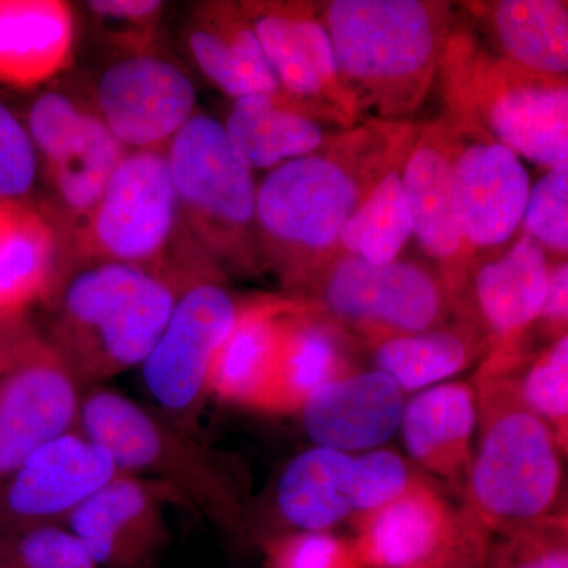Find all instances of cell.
Wrapping results in <instances>:
<instances>
[{
  "mask_svg": "<svg viewBox=\"0 0 568 568\" xmlns=\"http://www.w3.org/2000/svg\"><path fill=\"white\" fill-rule=\"evenodd\" d=\"M375 122L328 148L268 171L257 185L256 220L265 267L284 287L304 291L331 263L343 226L377 181L405 160L413 129Z\"/></svg>",
  "mask_w": 568,
  "mask_h": 568,
  "instance_id": "obj_1",
  "label": "cell"
},
{
  "mask_svg": "<svg viewBox=\"0 0 568 568\" xmlns=\"http://www.w3.org/2000/svg\"><path fill=\"white\" fill-rule=\"evenodd\" d=\"M182 287L132 265L63 268L43 302L41 332L82 390L144 364L162 336Z\"/></svg>",
  "mask_w": 568,
  "mask_h": 568,
  "instance_id": "obj_2",
  "label": "cell"
},
{
  "mask_svg": "<svg viewBox=\"0 0 568 568\" xmlns=\"http://www.w3.org/2000/svg\"><path fill=\"white\" fill-rule=\"evenodd\" d=\"M323 22L355 114L376 122L420 108L454 36L448 7L422 0H335Z\"/></svg>",
  "mask_w": 568,
  "mask_h": 568,
  "instance_id": "obj_3",
  "label": "cell"
},
{
  "mask_svg": "<svg viewBox=\"0 0 568 568\" xmlns=\"http://www.w3.org/2000/svg\"><path fill=\"white\" fill-rule=\"evenodd\" d=\"M477 443L463 508L488 534L504 537L562 510V455L555 433L523 403L515 377L474 376Z\"/></svg>",
  "mask_w": 568,
  "mask_h": 568,
  "instance_id": "obj_4",
  "label": "cell"
},
{
  "mask_svg": "<svg viewBox=\"0 0 568 568\" xmlns=\"http://www.w3.org/2000/svg\"><path fill=\"white\" fill-rule=\"evenodd\" d=\"M91 263L132 265L181 287L197 276L222 274L183 223L166 149L123 156L91 219L63 250L58 275Z\"/></svg>",
  "mask_w": 568,
  "mask_h": 568,
  "instance_id": "obj_5",
  "label": "cell"
},
{
  "mask_svg": "<svg viewBox=\"0 0 568 568\" xmlns=\"http://www.w3.org/2000/svg\"><path fill=\"white\" fill-rule=\"evenodd\" d=\"M78 428L106 448L123 473L162 481L216 525L234 529L244 517L219 455L159 409L112 388L89 387L82 392Z\"/></svg>",
  "mask_w": 568,
  "mask_h": 568,
  "instance_id": "obj_6",
  "label": "cell"
},
{
  "mask_svg": "<svg viewBox=\"0 0 568 568\" xmlns=\"http://www.w3.org/2000/svg\"><path fill=\"white\" fill-rule=\"evenodd\" d=\"M457 123L545 170L568 164L567 80L538 77L454 32L443 67Z\"/></svg>",
  "mask_w": 568,
  "mask_h": 568,
  "instance_id": "obj_7",
  "label": "cell"
},
{
  "mask_svg": "<svg viewBox=\"0 0 568 568\" xmlns=\"http://www.w3.org/2000/svg\"><path fill=\"white\" fill-rule=\"evenodd\" d=\"M186 230L222 274L265 267L253 171L231 148L223 123L194 112L166 148Z\"/></svg>",
  "mask_w": 568,
  "mask_h": 568,
  "instance_id": "obj_8",
  "label": "cell"
},
{
  "mask_svg": "<svg viewBox=\"0 0 568 568\" xmlns=\"http://www.w3.org/2000/svg\"><path fill=\"white\" fill-rule=\"evenodd\" d=\"M24 123L39 156L37 207L54 227L62 256L129 151L112 136L92 103L67 92H41Z\"/></svg>",
  "mask_w": 568,
  "mask_h": 568,
  "instance_id": "obj_9",
  "label": "cell"
},
{
  "mask_svg": "<svg viewBox=\"0 0 568 568\" xmlns=\"http://www.w3.org/2000/svg\"><path fill=\"white\" fill-rule=\"evenodd\" d=\"M304 291L317 315L372 346L439 327L457 306L443 280L422 265H375L347 254L324 265Z\"/></svg>",
  "mask_w": 568,
  "mask_h": 568,
  "instance_id": "obj_10",
  "label": "cell"
},
{
  "mask_svg": "<svg viewBox=\"0 0 568 568\" xmlns=\"http://www.w3.org/2000/svg\"><path fill=\"white\" fill-rule=\"evenodd\" d=\"M241 305L222 274L197 276L179 291L170 321L141 365L156 409L194 432L209 398L213 358L233 331Z\"/></svg>",
  "mask_w": 568,
  "mask_h": 568,
  "instance_id": "obj_11",
  "label": "cell"
},
{
  "mask_svg": "<svg viewBox=\"0 0 568 568\" xmlns=\"http://www.w3.org/2000/svg\"><path fill=\"white\" fill-rule=\"evenodd\" d=\"M416 474L386 448L345 454L315 447L286 466L276 504L287 523L304 530H325L390 503Z\"/></svg>",
  "mask_w": 568,
  "mask_h": 568,
  "instance_id": "obj_12",
  "label": "cell"
},
{
  "mask_svg": "<svg viewBox=\"0 0 568 568\" xmlns=\"http://www.w3.org/2000/svg\"><path fill=\"white\" fill-rule=\"evenodd\" d=\"M92 106L126 151L166 149L196 112V88L155 50L121 52L100 74Z\"/></svg>",
  "mask_w": 568,
  "mask_h": 568,
  "instance_id": "obj_13",
  "label": "cell"
},
{
  "mask_svg": "<svg viewBox=\"0 0 568 568\" xmlns=\"http://www.w3.org/2000/svg\"><path fill=\"white\" fill-rule=\"evenodd\" d=\"M119 470L110 452L80 428L55 437L0 484V536L65 525Z\"/></svg>",
  "mask_w": 568,
  "mask_h": 568,
  "instance_id": "obj_14",
  "label": "cell"
},
{
  "mask_svg": "<svg viewBox=\"0 0 568 568\" xmlns=\"http://www.w3.org/2000/svg\"><path fill=\"white\" fill-rule=\"evenodd\" d=\"M283 92L336 122L357 119L323 18L297 2H242Z\"/></svg>",
  "mask_w": 568,
  "mask_h": 568,
  "instance_id": "obj_15",
  "label": "cell"
},
{
  "mask_svg": "<svg viewBox=\"0 0 568 568\" xmlns=\"http://www.w3.org/2000/svg\"><path fill=\"white\" fill-rule=\"evenodd\" d=\"M549 271L547 252L528 234L477 268L474 304L488 349L476 376L515 377L528 364L526 336L544 308Z\"/></svg>",
  "mask_w": 568,
  "mask_h": 568,
  "instance_id": "obj_16",
  "label": "cell"
},
{
  "mask_svg": "<svg viewBox=\"0 0 568 568\" xmlns=\"http://www.w3.org/2000/svg\"><path fill=\"white\" fill-rule=\"evenodd\" d=\"M82 392L43 335L0 377V484L33 452L78 428Z\"/></svg>",
  "mask_w": 568,
  "mask_h": 568,
  "instance_id": "obj_17",
  "label": "cell"
},
{
  "mask_svg": "<svg viewBox=\"0 0 568 568\" xmlns=\"http://www.w3.org/2000/svg\"><path fill=\"white\" fill-rule=\"evenodd\" d=\"M170 500L183 503L162 481L119 470L63 526L97 567L144 568L166 544L163 507Z\"/></svg>",
  "mask_w": 568,
  "mask_h": 568,
  "instance_id": "obj_18",
  "label": "cell"
},
{
  "mask_svg": "<svg viewBox=\"0 0 568 568\" xmlns=\"http://www.w3.org/2000/svg\"><path fill=\"white\" fill-rule=\"evenodd\" d=\"M463 234L470 252L507 244L525 216L529 174L517 153L474 126L448 125Z\"/></svg>",
  "mask_w": 568,
  "mask_h": 568,
  "instance_id": "obj_19",
  "label": "cell"
},
{
  "mask_svg": "<svg viewBox=\"0 0 568 568\" xmlns=\"http://www.w3.org/2000/svg\"><path fill=\"white\" fill-rule=\"evenodd\" d=\"M402 179L413 216V235L443 268L440 280L452 301L463 306L473 252L459 219L447 123H433L414 134L403 162Z\"/></svg>",
  "mask_w": 568,
  "mask_h": 568,
  "instance_id": "obj_20",
  "label": "cell"
},
{
  "mask_svg": "<svg viewBox=\"0 0 568 568\" xmlns=\"http://www.w3.org/2000/svg\"><path fill=\"white\" fill-rule=\"evenodd\" d=\"M469 518L417 476L390 503L353 518L362 568H413L443 555L466 532Z\"/></svg>",
  "mask_w": 568,
  "mask_h": 568,
  "instance_id": "obj_21",
  "label": "cell"
},
{
  "mask_svg": "<svg viewBox=\"0 0 568 568\" xmlns=\"http://www.w3.org/2000/svg\"><path fill=\"white\" fill-rule=\"evenodd\" d=\"M301 304L298 298L268 297L241 305L233 331L213 358L209 396L268 414L286 320Z\"/></svg>",
  "mask_w": 568,
  "mask_h": 568,
  "instance_id": "obj_22",
  "label": "cell"
},
{
  "mask_svg": "<svg viewBox=\"0 0 568 568\" xmlns=\"http://www.w3.org/2000/svg\"><path fill=\"white\" fill-rule=\"evenodd\" d=\"M405 405V392L375 369L355 372L328 384L298 414L316 447L364 454L376 450L398 432Z\"/></svg>",
  "mask_w": 568,
  "mask_h": 568,
  "instance_id": "obj_23",
  "label": "cell"
},
{
  "mask_svg": "<svg viewBox=\"0 0 568 568\" xmlns=\"http://www.w3.org/2000/svg\"><path fill=\"white\" fill-rule=\"evenodd\" d=\"M182 37L197 70L234 100L287 97L242 3H196L183 22Z\"/></svg>",
  "mask_w": 568,
  "mask_h": 568,
  "instance_id": "obj_24",
  "label": "cell"
},
{
  "mask_svg": "<svg viewBox=\"0 0 568 568\" xmlns=\"http://www.w3.org/2000/svg\"><path fill=\"white\" fill-rule=\"evenodd\" d=\"M476 390L470 383L425 388L403 409V440L410 458L465 497L477 429Z\"/></svg>",
  "mask_w": 568,
  "mask_h": 568,
  "instance_id": "obj_25",
  "label": "cell"
},
{
  "mask_svg": "<svg viewBox=\"0 0 568 568\" xmlns=\"http://www.w3.org/2000/svg\"><path fill=\"white\" fill-rule=\"evenodd\" d=\"M74 18L59 0H0V85L39 88L69 69Z\"/></svg>",
  "mask_w": 568,
  "mask_h": 568,
  "instance_id": "obj_26",
  "label": "cell"
},
{
  "mask_svg": "<svg viewBox=\"0 0 568 568\" xmlns=\"http://www.w3.org/2000/svg\"><path fill=\"white\" fill-rule=\"evenodd\" d=\"M323 118L290 97L250 95L234 100L223 129L231 148L254 173L320 151L327 141Z\"/></svg>",
  "mask_w": 568,
  "mask_h": 568,
  "instance_id": "obj_27",
  "label": "cell"
},
{
  "mask_svg": "<svg viewBox=\"0 0 568 568\" xmlns=\"http://www.w3.org/2000/svg\"><path fill=\"white\" fill-rule=\"evenodd\" d=\"M346 336L302 302L286 320L268 414H298L317 392L358 372Z\"/></svg>",
  "mask_w": 568,
  "mask_h": 568,
  "instance_id": "obj_28",
  "label": "cell"
},
{
  "mask_svg": "<svg viewBox=\"0 0 568 568\" xmlns=\"http://www.w3.org/2000/svg\"><path fill=\"white\" fill-rule=\"evenodd\" d=\"M61 242L36 204L0 201V313L28 315L50 295Z\"/></svg>",
  "mask_w": 568,
  "mask_h": 568,
  "instance_id": "obj_29",
  "label": "cell"
},
{
  "mask_svg": "<svg viewBox=\"0 0 568 568\" xmlns=\"http://www.w3.org/2000/svg\"><path fill=\"white\" fill-rule=\"evenodd\" d=\"M499 58L538 77L567 80L568 9L558 0H500L488 9Z\"/></svg>",
  "mask_w": 568,
  "mask_h": 568,
  "instance_id": "obj_30",
  "label": "cell"
},
{
  "mask_svg": "<svg viewBox=\"0 0 568 568\" xmlns=\"http://www.w3.org/2000/svg\"><path fill=\"white\" fill-rule=\"evenodd\" d=\"M487 342L470 325H439L420 334L396 336L375 347L376 369L403 392L432 387L465 372Z\"/></svg>",
  "mask_w": 568,
  "mask_h": 568,
  "instance_id": "obj_31",
  "label": "cell"
},
{
  "mask_svg": "<svg viewBox=\"0 0 568 568\" xmlns=\"http://www.w3.org/2000/svg\"><path fill=\"white\" fill-rule=\"evenodd\" d=\"M403 162L377 181L343 226L338 248L347 256L375 265L390 264L413 237V216L402 179Z\"/></svg>",
  "mask_w": 568,
  "mask_h": 568,
  "instance_id": "obj_32",
  "label": "cell"
},
{
  "mask_svg": "<svg viewBox=\"0 0 568 568\" xmlns=\"http://www.w3.org/2000/svg\"><path fill=\"white\" fill-rule=\"evenodd\" d=\"M523 403L555 433L560 448H568V336L555 339L537 354L521 376H515Z\"/></svg>",
  "mask_w": 568,
  "mask_h": 568,
  "instance_id": "obj_33",
  "label": "cell"
},
{
  "mask_svg": "<svg viewBox=\"0 0 568 568\" xmlns=\"http://www.w3.org/2000/svg\"><path fill=\"white\" fill-rule=\"evenodd\" d=\"M0 568H99L65 526H39L0 536Z\"/></svg>",
  "mask_w": 568,
  "mask_h": 568,
  "instance_id": "obj_34",
  "label": "cell"
},
{
  "mask_svg": "<svg viewBox=\"0 0 568 568\" xmlns=\"http://www.w3.org/2000/svg\"><path fill=\"white\" fill-rule=\"evenodd\" d=\"M97 32L118 52L155 50L164 2L92 0L85 2Z\"/></svg>",
  "mask_w": 568,
  "mask_h": 568,
  "instance_id": "obj_35",
  "label": "cell"
},
{
  "mask_svg": "<svg viewBox=\"0 0 568 568\" xmlns=\"http://www.w3.org/2000/svg\"><path fill=\"white\" fill-rule=\"evenodd\" d=\"M497 538L485 568H568L567 514Z\"/></svg>",
  "mask_w": 568,
  "mask_h": 568,
  "instance_id": "obj_36",
  "label": "cell"
},
{
  "mask_svg": "<svg viewBox=\"0 0 568 568\" xmlns=\"http://www.w3.org/2000/svg\"><path fill=\"white\" fill-rule=\"evenodd\" d=\"M39 156L24 121L0 102V201L36 204Z\"/></svg>",
  "mask_w": 568,
  "mask_h": 568,
  "instance_id": "obj_37",
  "label": "cell"
},
{
  "mask_svg": "<svg viewBox=\"0 0 568 568\" xmlns=\"http://www.w3.org/2000/svg\"><path fill=\"white\" fill-rule=\"evenodd\" d=\"M526 234L545 252L566 256L568 250V164L552 168L530 186L525 216Z\"/></svg>",
  "mask_w": 568,
  "mask_h": 568,
  "instance_id": "obj_38",
  "label": "cell"
},
{
  "mask_svg": "<svg viewBox=\"0 0 568 568\" xmlns=\"http://www.w3.org/2000/svg\"><path fill=\"white\" fill-rule=\"evenodd\" d=\"M264 558L265 568H362L353 540L325 530L271 538Z\"/></svg>",
  "mask_w": 568,
  "mask_h": 568,
  "instance_id": "obj_39",
  "label": "cell"
},
{
  "mask_svg": "<svg viewBox=\"0 0 568 568\" xmlns=\"http://www.w3.org/2000/svg\"><path fill=\"white\" fill-rule=\"evenodd\" d=\"M491 540L493 538L469 518L466 532L454 547L413 568H485Z\"/></svg>",
  "mask_w": 568,
  "mask_h": 568,
  "instance_id": "obj_40",
  "label": "cell"
},
{
  "mask_svg": "<svg viewBox=\"0 0 568 568\" xmlns=\"http://www.w3.org/2000/svg\"><path fill=\"white\" fill-rule=\"evenodd\" d=\"M568 317V267L567 261L551 267L544 308H541L538 323L545 325L549 335L556 339L567 335Z\"/></svg>",
  "mask_w": 568,
  "mask_h": 568,
  "instance_id": "obj_41",
  "label": "cell"
},
{
  "mask_svg": "<svg viewBox=\"0 0 568 568\" xmlns=\"http://www.w3.org/2000/svg\"><path fill=\"white\" fill-rule=\"evenodd\" d=\"M41 336V331L37 325L29 328L26 334L18 336V338L11 339L6 345L0 346V377L6 375L9 369L13 368L18 364V361L31 349L33 343L37 342Z\"/></svg>",
  "mask_w": 568,
  "mask_h": 568,
  "instance_id": "obj_42",
  "label": "cell"
},
{
  "mask_svg": "<svg viewBox=\"0 0 568 568\" xmlns=\"http://www.w3.org/2000/svg\"><path fill=\"white\" fill-rule=\"evenodd\" d=\"M33 325L36 324L29 320L28 315H6V313H0V346L26 334Z\"/></svg>",
  "mask_w": 568,
  "mask_h": 568,
  "instance_id": "obj_43",
  "label": "cell"
}]
</instances>
